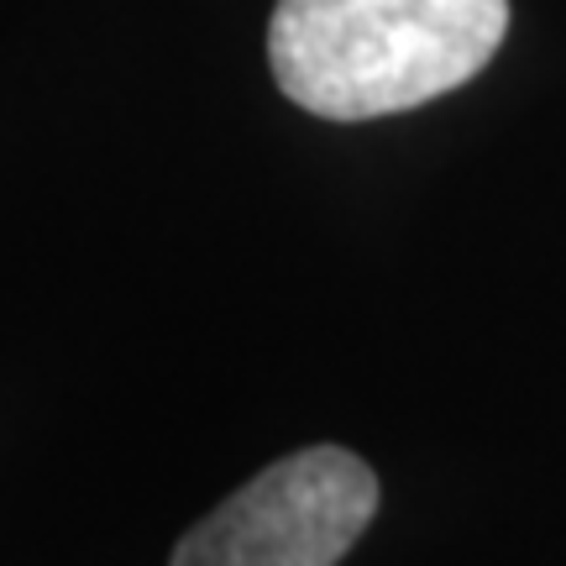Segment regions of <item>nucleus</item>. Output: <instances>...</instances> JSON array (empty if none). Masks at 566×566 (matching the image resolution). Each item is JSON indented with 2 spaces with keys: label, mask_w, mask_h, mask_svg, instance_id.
<instances>
[{
  "label": "nucleus",
  "mask_w": 566,
  "mask_h": 566,
  "mask_svg": "<svg viewBox=\"0 0 566 566\" xmlns=\"http://www.w3.org/2000/svg\"><path fill=\"white\" fill-rule=\"evenodd\" d=\"M378 514V478L342 446L258 472L174 551V566H336Z\"/></svg>",
  "instance_id": "f03ea898"
},
{
  "label": "nucleus",
  "mask_w": 566,
  "mask_h": 566,
  "mask_svg": "<svg viewBox=\"0 0 566 566\" xmlns=\"http://www.w3.org/2000/svg\"><path fill=\"white\" fill-rule=\"evenodd\" d=\"M509 0H279L268 63L325 122H373L462 90L504 48Z\"/></svg>",
  "instance_id": "f257e3e1"
}]
</instances>
